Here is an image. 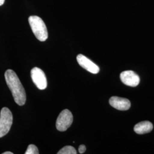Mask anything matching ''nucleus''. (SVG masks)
<instances>
[{
    "label": "nucleus",
    "mask_w": 154,
    "mask_h": 154,
    "mask_svg": "<svg viewBox=\"0 0 154 154\" xmlns=\"http://www.w3.org/2000/svg\"><path fill=\"white\" fill-rule=\"evenodd\" d=\"M120 78L122 82L125 85L131 87H136L140 82V78L139 75L131 70L122 72Z\"/></svg>",
    "instance_id": "423d86ee"
},
{
    "label": "nucleus",
    "mask_w": 154,
    "mask_h": 154,
    "mask_svg": "<svg viewBox=\"0 0 154 154\" xmlns=\"http://www.w3.org/2000/svg\"><path fill=\"white\" fill-rule=\"evenodd\" d=\"M73 116L70 111L65 109L62 111L56 122V128L60 131H65L71 126Z\"/></svg>",
    "instance_id": "20e7f679"
},
{
    "label": "nucleus",
    "mask_w": 154,
    "mask_h": 154,
    "mask_svg": "<svg viewBox=\"0 0 154 154\" xmlns=\"http://www.w3.org/2000/svg\"><path fill=\"white\" fill-rule=\"evenodd\" d=\"M109 103L112 107L121 111L128 110L131 107V103L128 99L116 96L110 98Z\"/></svg>",
    "instance_id": "6e6552de"
},
{
    "label": "nucleus",
    "mask_w": 154,
    "mask_h": 154,
    "mask_svg": "<svg viewBox=\"0 0 154 154\" xmlns=\"http://www.w3.org/2000/svg\"><path fill=\"white\" fill-rule=\"evenodd\" d=\"M58 154H77V152L76 149H74V147L70 146H67L61 149L58 152Z\"/></svg>",
    "instance_id": "9d476101"
},
{
    "label": "nucleus",
    "mask_w": 154,
    "mask_h": 154,
    "mask_svg": "<svg viewBox=\"0 0 154 154\" xmlns=\"http://www.w3.org/2000/svg\"><path fill=\"white\" fill-rule=\"evenodd\" d=\"M5 78L15 102L19 106L25 105L26 100L25 90L16 73L13 70L8 69L5 72Z\"/></svg>",
    "instance_id": "f257e3e1"
},
{
    "label": "nucleus",
    "mask_w": 154,
    "mask_h": 154,
    "mask_svg": "<svg viewBox=\"0 0 154 154\" xmlns=\"http://www.w3.org/2000/svg\"><path fill=\"white\" fill-rule=\"evenodd\" d=\"M25 154H38V149L36 146L34 144H30L28 146V149H26Z\"/></svg>",
    "instance_id": "9b49d317"
},
{
    "label": "nucleus",
    "mask_w": 154,
    "mask_h": 154,
    "mask_svg": "<svg viewBox=\"0 0 154 154\" xmlns=\"http://www.w3.org/2000/svg\"><path fill=\"white\" fill-rule=\"evenodd\" d=\"M31 77L34 83L39 90L47 88L48 82L44 72L38 67H34L31 70Z\"/></svg>",
    "instance_id": "39448f33"
},
{
    "label": "nucleus",
    "mask_w": 154,
    "mask_h": 154,
    "mask_svg": "<svg viewBox=\"0 0 154 154\" xmlns=\"http://www.w3.org/2000/svg\"><path fill=\"white\" fill-rule=\"evenodd\" d=\"M77 60L80 66L90 72L94 74L99 72V67L86 56L82 54H78L77 55Z\"/></svg>",
    "instance_id": "0eeeda50"
},
{
    "label": "nucleus",
    "mask_w": 154,
    "mask_h": 154,
    "mask_svg": "<svg viewBox=\"0 0 154 154\" xmlns=\"http://www.w3.org/2000/svg\"><path fill=\"white\" fill-rule=\"evenodd\" d=\"M153 129L151 122L143 121L137 123L134 128V131L138 134H144L151 132Z\"/></svg>",
    "instance_id": "1a4fd4ad"
},
{
    "label": "nucleus",
    "mask_w": 154,
    "mask_h": 154,
    "mask_svg": "<svg viewBox=\"0 0 154 154\" xmlns=\"http://www.w3.org/2000/svg\"><path fill=\"white\" fill-rule=\"evenodd\" d=\"M86 150V146L83 144L81 145L79 147V149H78V151H79V154H83Z\"/></svg>",
    "instance_id": "f8f14e48"
},
{
    "label": "nucleus",
    "mask_w": 154,
    "mask_h": 154,
    "mask_svg": "<svg viewBox=\"0 0 154 154\" xmlns=\"http://www.w3.org/2000/svg\"><path fill=\"white\" fill-rule=\"evenodd\" d=\"M29 22L36 38L41 42L45 41L48 38V32L43 20L39 17L32 16L29 18Z\"/></svg>",
    "instance_id": "f03ea898"
},
{
    "label": "nucleus",
    "mask_w": 154,
    "mask_h": 154,
    "mask_svg": "<svg viewBox=\"0 0 154 154\" xmlns=\"http://www.w3.org/2000/svg\"><path fill=\"white\" fill-rule=\"evenodd\" d=\"M13 123V116L11 111L4 107L0 112V138L6 135L11 128Z\"/></svg>",
    "instance_id": "7ed1b4c3"
},
{
    "label": "nucleus",
    "mask_w": 154,
    "mask_h": 154,
    "mask_svg": "<svg viewBox=\"0 0 154 154\" xmlns=\"http://www.w3.org/2000/svg\"><path fill=\"white\" fill-rule=\"evenodd\" d=\"M3 154H13V153L11 152H10V151H6V152H4Z\"/></svg>",
    "instance_id": "4468645a"
},
{
    "label": "nucleus",
    "mask_w": 154,
    "mask_h": 154,
    "mask_svg": "<svg viewBox=\"0 0 154 154\" xmlns=\"http://www.w3.org/2000/svg\"><path fill=\"white\" fill-rule=\"evenodd\" d=\"M5 0H0V6L4 4Z\"/></svg>",
    "instance_id": "ddd939ff"
}]
</instances>
